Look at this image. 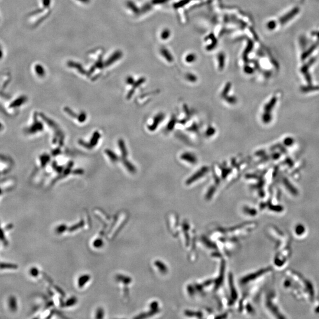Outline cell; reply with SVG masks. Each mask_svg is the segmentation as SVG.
<instances>
[{
	"label": "cell",
	"mask_w": 319,
	"mask_h": 319,
	"mask_svg": "<svg viewBox=\"0 0 319 319\" xmlns=\"http://www.w3.org/2000/svg\"><path fill=\"white\" fill-rule=\"evenodd\" d=\"M85 119H86V115L83 113L79 117V119L80 121H81V122L84 121Z\"/></svg>",
	"instance_id": "cell-1"
}]
</instances>
